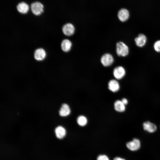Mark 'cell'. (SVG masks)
Returning <instances> with one entry per match:
<instances>
[{"mask_svg":"<svg viewBox=\"0 0 160 160\" xmlns=\"http://www.w3.org/2000/svg\"><path fill=\"white\" fill-rule=\"evenodd\" d=\"M143 126V129L150 133L155 132L157 129V126L155 124L149 121H146L144 122Z\"/></svg>","mask_w":160,"mask_h":160,"instance_id":"9","label":"cell"},{"mask_svg":"<svg viewBox=\"0 0 160 160\" xmlns=\"http://www.w3.org/2000/svg\"><path fill=\"white\" fill-rule=\"evenodd\" d=\"M46 56V52L45 50L41 48L37 49L34 53V58L38 61L42 60L45 58Z\"/></svg>","mask_w":160,"mask_h":160,"instance_id":"12","label":"cell"},{"mask_svg":"<svg viewBox=\"0 0 160 160\" xmlns=\"http://www.w3.org/2000/svg\"><path fill=\"white\" fill-rule=\"evenodd\" d=\"M75 31L74 27L71 23H67L64 25L62 28V31L66 36H70L73 35Z\"/></svg>","mask_w":160,"mask_h":160,"instance_id":"7","label":"cell"},{"mask_svg":"<svg viewBox=\"0 0 160 160\" xmlns=\"http://www.w3.org/2000/svg\"><path fill=\"white\" fill-rule=\"evenodd\" d=\"M114 108L115 110L119 112H124L126 109L125 105L121 100H118L114 103Z\"/></svg>","mask_w":160,"mask_h":160,"instance_id":"16","label":"cell"},{"mask_svg":"<svg viewBox=\"0 0 160 160\" xmlns=\"http://www.w3.org/2000/svg\"><path fill=\"white\" fill-rule=\"evenodd\" d=\"M17 11L22 14H25L28 11V5L24 2H21L18 4L17 7Z\"/></svg>","mask_w":160,"mask_h":160,"instance_id":"15","label":"cell"},{"mask_svg":"<svg viewBox=\"0 0 160 160\" xmlns=\"http://www.w3.org/2000/svg\"><path fill=\"white\" fill-rule=\"evenodd\" d=\"M113 75L115 78L120 80L123 78L126 74V71L122 66H119L115 67L113 71Z\"/></svg>","mask_w":160,"mask_h":160,"instance_id":"6","label":"cell"},{"mask_svg":"<svg viewBox=\"0 0 160 160\" xmlns=\"http://www.w3.org/2000/svg\"><path fill=\"white\" fill-rule=\"evenodd\" d=\"M108 89L111 92H115L120 89V85L118 81L115 79L110 80L108 83Z\"/></svg>","mask_w":160,"mask_h":160,"instance_id":"13","label":"cell"},{"mask_svg":"<svg viewBox=\"0 0 160 160\" xmlns=\"http://www.w3.org/2000/svg\"><path fill=\"white\" fill-rule=\"evenodd\" d=\"M141 146L140 141L137 138H133L132 140L127 142L126 144L127 148L132 151L138 150L140 149Z\"/></svg>","mask_w":160,"mask_h":160,"instance_id":"2","label":"cell"},{"mask_svg":"<svg viewBox=\"0 0 160 160\" xmlns=\"http://www.w3.org/2000/svg\"><path fill=\"white\" fill-rule=\"evenodd\" d=\"M71 111L69 105L66 103L62 104L59 111V115L61 117H66L71 113Z\"/></svg>","mask_w":160,"mask_h":160,"instance_id":"10","label":"cell"},{"mask_svg":"<svg viewBox=\"0 0 160 160\" xmlns=\"http://www.w3.org/2000/svg\"><path fill=\"white\" fill-rule=\"evenodd\" d=\"M153 48L156 52L160 53V40H158L154 43Z\"/></svg>","mask_w":160,"mask_h":160,"instance_id":"18","label":"cell"},{"mask_svg":"<svg viewBox=\"0 0 160 160\" xmlns=\"http://www.w3.org/2000/svg\"><path fill=\"white\" fill-rule=\"evenodd\" d=\"M54 134L55 138L58 140L63 139L66 136V131L63 127L58 125L54 128Z\"/></svg>","mask_w":160,"mask_h":160,"instance_id":"3","label":"cell"},{"mask_svg":"<svg viewBox=\"0 0 160 160\" xmlns=\"http://www.w3.org/2000/svg\"><path fill=\"white\" fill-rule=\"evenodd\" d=\"M121 101L125 105H127L128 103V101L126 98H123Z\"/></svg>","mask_w":160,"mask_h":160,"instance_id":"20","label":"cell"},{"mask_svg":"<svg viewBox=\"0 0 160 160\" xmlns=\"http://www.w3.org/2000/svg\"><path fill=\"white\" fill-rule=\"evenodd\" d=\"M77 122L79 126L83 127L87 124V119L84 116L80 115L78 117L77 119Z\"/></svg>","mask_w":160,"mask_h":160,"instance_id":"17","label":"cell"},{"mask_svg":"<svg viewBox=\"0 0 160 160\" xmlns=\"http://www.w3.org/2000/svg\"><path fill=\"white\" fill-rule=\"evenodd\" d=\"M72 46V44L71 41L67 39L63 40L61 44L62 50L65 52H69L71 49Z\"/></svg>","mask_w":160,"mask_h":160,"instance_id":"14","label":"cell"},{"mask_svg":"<svg viewBox=\"0 0 160 160\" xmlns=\"http://www.w3.org/2000/svg\"><path fill=\"white\" fill-rule=\"evenodd\" d=\"M129 48L128 46L124 43L119 41L116 44V52L119 56L125 57L129 53Z\"/></svg>","mask_w":160,"mask_h":160,"instance_id":"1","label":"cell"},{"mask_svg":"<svg viewBox=\"0 0 160 160\" xmlns=\"http://www.w3.org/2000/svg\"><path fill=\"white\" fill-rule=\"evenodd\" d=\"M97 160H109V159L105 155H100L97 157Z\"/></svg>","mask_w":160,"mask_h":160,"instance_id":"19","label":"cell"},{"mask_svg":"<svg viewBox=\"0 0 160 160\" xmlns=\"http://www.w3.org/2000/svg\"><path fill=\"white\" fill-rule=\"evenodd\" d=\"M135 41L137 46L142 47H144L146 44L147 38L145 35L140 33L135 38Z\"/></svg>","mask_w":160,"mask_h":160,"instance_id":"8","label":"cell"},{"mask_svg":"<svg viewBox=\"0 0 160 160\" xmlns=\"http://www.w3.org/2000/svg\"><path fill=\"white\" fill-rule=\"evenodd\" d=\"M113 160H126L124 158L119 157H115Z\"/></svg>","mask_w":160,"mask_h":160,"instance_id":"21","label":"cell"},{"mask_svg":"<svg viewBox=\"0 0 160 160\" xmlns=\"http://www.w3.org/2000/svg\"><path fill=\"white\" fill-rule=\"evenodd\" d=\"M118 17L119 20L121 22H125L128 19L129 17V12L126 9H122L119 11Z\"/></svg>","mask_w":160,"mask_h":160,"instance_id":"11","label":"cell"},{"mask_svg":"<svg viewBox=\"0 0 160 160\" xmlns=\"http://www.w3.org/2000/svg\"><path fill=\"white\" fill-rule=\"evenodd\" d=\"M100 61L104 66L108 67L112 64L114 62V58L111 54L107 53L104 54L102 56Z\"/></svg>","mask_w":160,"mask_h":160,"instance_id":"5","label":"cell"},{"mask_svg":"<svg viewBox=\"0 0 160 160\" xmlns=\"http://www.w3.org/2000/svg\"><path fill=\"white\" fill-rule=\"evenodd\" d=\"M43 5L39 2L33 3L31 5V11L36 15H39L41 14L43 11Z\"/></svg>","mask_w":160,"mask_h":160,"instance_id":"4","label":"cell"}]
</instances>
